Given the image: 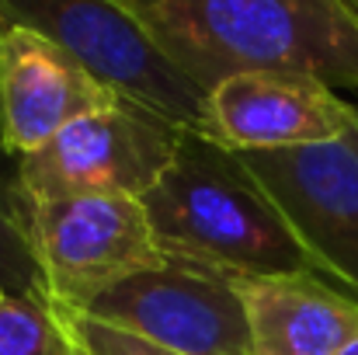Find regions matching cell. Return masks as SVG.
Wrapping results in <instances>:
<instances>
[{"label":"cell","mask_w":358,"mask_h":355,"mask_svg":"<svg viewBox=\"0 0 358 355\" xmlns=\"http://www.w3.org/2000/svg\"><path fill=\"white\" fill-rule=\"evenodd\" d=\"M0 355H87L45 293H3Z\"/></svg>","instance_id":"cell-11"},{"label":"cell","mask_w":358,"mask_h":355,"mask_svg":"<svg viewBox=\"0 0 358 355\" xmlns=\"http://www.w3.org/2000/svg\"><path fill=\"white\" fill-rule=\"evenodd\" d=\"M209 95L240 74L358 88V18L341 0H122Z\"/></svg>","instance_id":"cell-1"},{"label":"cell","mask_w":358,"mask_h":355,"mask_svg":"<svg viewBox=\"0 0 358 355\" xmlns=\"http://www.w3.org/2000/svg\"><path fill=\"white\" fill-rule=\"evenodd\" d=\"M254 355H341L358 342V300L320 275H230Z\"/></svg>","instance_id":"cell-10"},{"label":"cell","mask_w":358,"mask_h":355,"mask_svg":"<svg viewBox=\"0 0 358 355\" xmlns=\"http://www.w3.org/2000/svg\"><path fill=\"white\" fill-rule=\"evenodd\" d=\"M341 355H358V342H355V345H352V349H345V352H341Z\"/></svg>","instance_id":"cell-15"},{"label":"cell","mask_w":358,"mask_h":355,"mask_svg":"<svg viewBox=\"0 0 358 355\" xmlns=\"http://www.w3.org/2000/svg\"><path fill=\"white\" fill-rule=\"evenodd\" d=\"M80 314L181 355H254L234 279L185 258L112 286Z\"/></svg>","instance_id":"cell-6"},{"label":"cell","mask_w":358,"mask_h":355,"mask_svg":"<svg viewBox=\"0 0 358 355\" xmlns=\"http://www.w3.org/2000/svg\"><path fill=\"white\" fill-rule=\"evenodd\" d=\"M119 102L125 98L42 32L0 25V143L7 153H35L70 122Z\"/></svg>","instance_id":"cell-8"},{"label":"cell","mask_w":358,"mask_h":355,"mask_svg":"<svg viewBox=\"0 0 358 355\" xmlns=\"http://www.w3.org/2000/svg\"><path fill=\"white\" fill-rule=\"evenodd\" d=\"M0 289L14 296L45 293V282L38 275L31 244L24 234V195L17 181L7 178L3 171H0Z\"/></svg>","instance_id":"cell-12"},{"label":"cell","mask_w":358,"mask_h":355,"mask_svg":"<svg viewBox=\"0 0 358 355\" xmlns=\"http://www.w3.org/2000/svg\"><path fill=\"white\" fill-rule=\"evenodd\" d=\"M355 125L358 105L317 77L240 74L209 91L202 136L234 153H254L338 139Z\"/></svg>","instance_id":"cell-9"},{"label":"cell","mask_w":358,"mask_h":355,"mask_svg":"<svg viewBox=\"0 0 358 355\" xmlns=\"http://www.w3.org/2000/svg\"><path fill=\"white\" fill-rule=\"evenodd\" d=\"M59 307V303H56ZM70 335L80 342V349L87 355H181L174 349H164L150 338H139L132 331H122V328H112V324H101L80 310H70V307H59Z\"/></svg>","instance_id":"cell-13"},{"label":"cell","mask_w":358,"mask_h":355,"mask_svg":"<svg viewBox=\"0 0 358 355\" xmlns=\"http://www.w3.org/2000/svg\"><path fill=\"white\" fill-rule=\"evenodd\" d=\"M0 21L42 32L125 102L185 132H206L209 95L122 0H0Z\"/></svg>","instance_id":"cell-3"},{"label":"cell","mask_w":358,"mask_h":355,"mask_svg":"<svg viewBox=\"0 0 358 355\" xmlns=\"http://www.w3.org/2000/svg\"><path fill=\"white\" fill-rule=\"evenodd\" d=\"M171 258L227 275H320L303 240L243 157L202 132H185L164 178L143 195ZM331 282V279H327Z\"/></svg>","instance_id":"cell-2"},{"label":"cell","mask_w":358,"mask_h":355,"mask_svg":"<svg viewBox=\"0 0 358 355\" xmlns=\"http://www.w3.org/2000/svg\"><path fill=\"white\" fill-rule=\"evenodd\" d=\"M185 129L164 116L119 102L70 122L35 153L17 157L14 181L24 199H143L171 167Z\"/></svg>","instance_id":"cell-5"},{"label":"cell","mask_w":358,"mask_h":355,"mask_svg":"<svg viewBox=\"0 0 358 355\" xmlns=\"http://www.w3.org/2000/svg\"><path fill=\"white\" fill-rule=\"evenodd\" d=\"M341 4H345V7H348V11L358 18V0H341Z\"/></svg>","instance_id":"cell-14"},{"label":"cell","mask_w":358,"mask_h":355,"mask_svg":"<svg viewBox=\"0 0 358 355\" xmlns=\"http://www.w3.org/2000/svg\"><path fill=\"white\" fill-rule=\"evenodd\" d=\"M0 300H3V289H0Z\"/></svg>","instance_id":"cell-16"},{"label":"cell","mask_w":358,"mask_h":355,"mask_svg":"<svg viewBox=\"0 0 358 355\" xmlns=\"http://www.w3.org/2000/svg\"><path fill=\"white\" fill-rule=\"evenodd\" d=\"M324 279L358 300V125L338 139L240 153Z\"/></svg>","instance_id":"cell-7"},{"label":"cell","mask_w":358,"mask_h":355,"mask_svg":"<svg viewBox=\"0 0 358 355\" xmlns=\"http://www.w3.org/2000/svg\"><path fill=\"white\" fill-rule=\"evenodd\" d=\"M0 25H3V21H0Z\"/></svg>","instance_id":"cell-17"},{"label":"cell","mask_w":358,"mask_h":355,"mask_svg":"<svg viewBox=\"0 0 358 355\" xmlns=\"http://www.w3.org/2000/svg\"><path fill=\"white\" fill-rule=\"evenodd\" d=\"M24 234L49 300L70 310H87L112 286L171 261L143 199L129 195L24 199Z\"/></svg>","instance_id":"cell-4"}]
</instances>
